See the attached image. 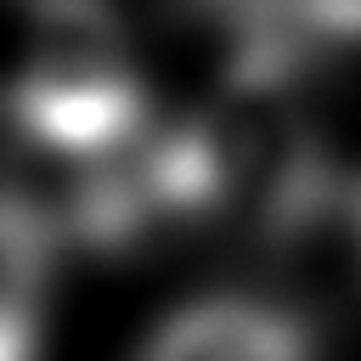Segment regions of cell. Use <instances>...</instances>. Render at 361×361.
Here are the masks:
<instances>
[{
    "instance_id": "1",
    "label": "cell",
    "mask_w": 361,
    "mask_h": 361,
    "mask_svg": "<svg viewBox=\"0 0 361 361\" xmlns=\"http://www.w3.org/2000/svg\"><path fill=\"white\" fill-rule=\"evenodd\" d=\"M23 124L68 152L107 158L135 135V85L113 23L90 0H51L23 73Z\"/></svg>"
},
{
    "instance_id": "2",
    "label": "cell",
    "mask_w": 361,
    "mask_h": 361,
    "mask_svg": "<svg viewBox=\"0 0 361 361\" xmlns=\"http://www.w3.org/2000/svg\"><path fill=\"white\" fill-rule=\"evenodd\" d=\"M147 361H305L299 327L243 299H209L158 327Z\"/></svg>"
}]
</instances>
